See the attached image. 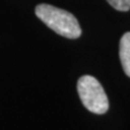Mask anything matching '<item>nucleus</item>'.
Here are the masks:
<instances>
[{
  "instance_id": "nucleus-1",
  "label": "nucleus",
  "mask_w": 130,
  "mask_h": 130,
  "mask_svg": "<svg viewBox=\"0 0 130 130\" xmlns=\"http://www.w3.org/2000/svg\"><path fill=\"white\" fill-rule=\"evenodd\" d=\"M35 13L46 25L56 34L65 38L76 39L80 37L81 28L77 19L70 12L56 7L41 3L35 9Z\"/></svg>"
},
{
  "instance_id": "nucleus-3",
  "label": "nucleus",
  "mask_w": 130,
  "mask_h": 130,
  "mask_svg": "<svg viewBox=\"0 0 130 130\" xmlns=\"http://www.w3.org/2000/svg\"><path fill=\"white\" fill-rule=\"evenodd\" d=\"M119 58L125 74L130 77V31L126 32L120 39Z\"/></svg>"
},
{
  "instance_id": "nucleus-4",
  "label": "nucleus",
  "mask_w": 130,
  "mask_h": 130,
  "mask_svg": "<svg viewBox=\"0 0 130 130\" xmlns=\"http://www.w3.org/2000/svg\"><path fill=\"white\" fill-rule=\"evenodd\" d=\"M106 1L117 11L126 12L130 10V0H106Z\"/></svg>"
},
{
  "instance_id": "nucleus-2",
  "label": "nucleus",
  "mask_w": 130,
  "mask_h": 130,
  "mask_svg": "<svg viewBox=\"0 0 130 130\" xmlns=\"http://www.w3.org/2000/svg\"><path fill=\"white\" fill-rule=\"evenodd\" d=\"M77 90L84 106L98 115L105 114L108 109V100L103 87L94 77L85 75L77 83Z\"/></svg>"
}]
</instances>
